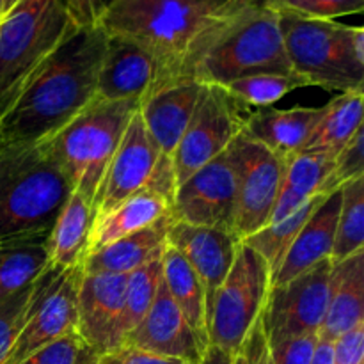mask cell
<instances>
[{
    "instance_id": "6da1fadb",
    "label": "cell",
    "mask_w": 364,
    "mask_h": 364,
    "mask_svg": "<svg viewBox=\"0 0 364 364\" xmlns=\"http://www.w3.org/2000/svg\"><path fill=\"white\" fill-rule=\"evenodd\" d=\"M105 46V31L87 23L39 63L0 114V146L38 144L84 110L96 98Z\"/></svg>"
},
{
    "instance_id": "7a4b0ae2",
    "label": "cell",
    "mask_w": 364,
    "mask_h": 364,
    "mask_svg": "<svg viewBox=\"0 0 364 364\" xmlns=\"http://www.w3.org/2000/svg\"><path fill=\"white\" fill-rule=\"evenodd\" d=\"M262 73H291L279 16L263 0H228L192 43L176 80L226 85Z\"/></svg>"
},
{
    "instance_id": "3957f363",
    "label": "cell",
    "mask_w": 364,
    "mask_h": 364,
    "mask_svg": "<svg viewBox=\"0 0 364 364\" xmlns=\"http://www.w3.org/2000/svg\"><path fill=\"white\" fill-rule=\"evenodd\" d=\"M71 192L41 144L0 146V245L46 242Z\"/></svg>"
},
{
    "instance_id": "277c9868",
    "label": "cell",
    "mask_w": 364,
    "mask_h": 364,
    "mask_svg": "<svg viewBox=\"0 0 364 364\" xmlns=\"http://www.w3.org/2000/svg\"><path fill=\"white\" fill-rule=\"evenodd\" d=\"M228 0H112L96 23L107 36L130 39L176 73L192 43Z\"/></svg>"
},
{
    "instance_id": "5b68a950",
    "label": "cell",
    "mask_w": 364,
    "mask_h": 364,
    "mask_svg": "<svg viewBox=\"0 0 364 364\" xmlns=\"http://www.w3.org/2000/svg\"><path fill=\"white\" fill-rule=\"evenodd\" d=\"M137 109L135 100L95 98L70 123L38 142L92 210L110 160Z\"/></svg>"
},
{
    "instance_id": "8992f818",
    "label": "cell",
    "mask_w": 364,
    "mask_h": 364,
    "mask_svg": "<svg viewBox=\"0 0 364 364\" xmlns=\"http://www.w3.org/2000/svg\"><path fill=\"white\" fill-rule=\"evenodd\" d=\"M82 0H20L0 20V114L39 63L84 25Z\"/></svg>"
},
{
    "instance_id": "52a82bcc",
    "label": "cell",
    "mask_w": 364,
    "mask_h": 364,
    "mask_svg": "<svg viewBox=\"0 0 364 364\" xmlns=\"http://www.w3.org/2000/svg\"><path fill=\"white\" fill-rule=\"evenodd\" d=\"M294 73L327 91H363L364 28L277 13Z\"/></svg>"
},
{
    "instance_id": "ba28073f",
    "label": "cell",
    "mask_w": 364,
    "mask_h": 364,
    "mask_svg": "<svg viewBox=\"0 0 364 364\" xmlns=\"http://www.w3.org/2000/svg\"><path fill=\"white\" fill-rule=\"evenodd\" d=\"M269 290V265L258 252L240 242L233 267L213 299L208 345L237 355L251 327L262 316Z\"/></svg>"
},
{
    "instance_id": "9c48e42d",
    "label": "cell",
    "mask_w": 364,
    "mask_h": 364,
    "mask_svg": "<svg viewBox=\"0 0 364 364\" xmlns=\"http://www.w3.org/2000/svg\"><path fill=\"white\" fill-rule=\"evenodd\" d=\"M142 191H155L173 205L176 191L173 160L162 155L146 130L139 109L128 121L95 201V219Z\"/></svg>"
},
{
    "instance_id": "30bf717a",
    "label": "cell",
    "mask_w": 364,
    "mask_h": 364,
    "mask_svg": "<svg viewBox=\"0 0 364 364\" xmlns=\"http://www.w3.org/2000/svg\"><path fill=\"white\" fill-rule=\"evenodd\" d=\"M247 107L223 85H203L188 127L173 153L174 185L180 187L196 171L228 149L244 128Z\"/></svg>"
},
{
    "instance_id": "8fae6325",
    "label": "cell",
    "mask_w": 364,
    "mask_h": 364,
    "mask_svg": "<svg viewBox=\"0 0 364 364\" xmlns=\"http://www.w3.org/2000/svg\"><path fill=\"white\" fill-rule=\"evenodd\" d=\"M226 153L237 178L235 235L244 240L269 224L288 162L244 132L231 141Z\"/></svg>"
},
{
    "instance_id": "7c38bea8",
    "label": "cell",
    "mask_w": 364,
    "mask_h": 364,
    "mask_svg": "<svg viewBox=\"0 0 364 364\" xmlns=\"http://www.w3.org/2000/svg\"><path fill=\"white\" fill-rule=\"evenodd\" d=\"M82 267L60 270L48 267L36 279L23 327L6 364H18L45 345L77 331V295Z\"/></svg>"
},
{
    "instance_id": "4fadbf2b",
    "label": "cell",
    "mask_w": 364,
    "mask_h": 364,
    "mask_svg": "<svg viewBox=\"0 0 364 364\" xmlns=\"http://www.w3.org/2000/svg\"><path fill=\"white\" fill-rule=\"evenodd\" d=\"M333 259L327 258L279 287H270L262 311L269 345L318 334L326 318Z\"/></svg>"
},
{
    "instance_id": "5bb4252c",
    "label": "cell",
    "mask_w": 364,
    "mask_h": 364,
    "mask_svg": "<svg viewBox=\"0 0 364 364\" xmlns=\"http://www.w3.org/2000/svg\"><path fill=\"white\" fill-rule=\"evenodd\" d=\"M171 215L181 223L235 233L237 178L226 151L176 187Z\"/></svg>"
},
{
    "instance_id": "9a60e30c",
    "label": "cell",
    "mask_w": 364,
    "mask_h": 364,
    "mask_svg": "<svg viewBox=\"0 0 364 364\" xmlns=\"http://www.w3.org/2000/svg\"><path fill=\"white\" fill-rule=\"evenodd\" d=\"M176 80L164 60L130 39L107 36L105 53L96 80V98L119 102L142 100L162 85Z\"/></svg>"
},
{
    "instance_id": "2e32d148",
    "label": "cell",
    "mask_w": 364,
    "mask_h": 364,
    "mask_svg": "<svg viewBox=\"0 0 364 364\" xmlns=\"http://www.w3.org/2000/svg\"><path fill=\"white\" fill-rule=\"evenodd\" d=\"M124 288L127 276L82 272L77 295V333L98 358L121 347Z\"/></svg>"
},
{
    "instance_id": "e0dca14e",
    "label": "cell",
    "mask_w": 364,
    "mask_h": 364,
    "mask_svg": "<svg viewBox=\"0 0 364 364\" xmlns=\"http://www.w3.org/2000/svg\"><path fill=\"white\" fill-rule=\"evenodd\" d=\"M240 242L233 231L194 226L174 219L167 230L166 244L176 249L187 259L201 281L208 318L213 299L233 267Z\"/></svg>"
},
{
    "instance_id": "ac0fdd59",
    "label": "cell",
    "mask_w": 364,
    "mask_h": 364,
    "mask_svg": "<svg viewBox=\"0 0 364 364\" xmlns=\"http://www.w3.org/2000/svg\"><path fill=\"white\" fill-rule=\"evenodd\" d=\"M123 345L151 354L174 358L188 364H201L206 345L188 326L181 309L160 281L155 301L142 322L124 338Z\"/></svg>"
},
{
    "instance_id": "d6986e66",
    "label": "cell",
    "mask_w": 364,
    "mask_h": 364,
    "mask_svg": "<svg viewBox=\"0 0 364 364\" xmlns=\"http://www.w3.org/2000/svg\"><path fill=\"white\" fill-rule=\"evenodd\" d=\"M203 84L196 80H173L139 103V116L156 142L162 155L173 160V153L185 134L201 96Z\"/></svg>"
},
{
    "instance_id": "ffe728a7",
    "label": "cell",
    "mask_w": 364,
    "mask_h": 364,
    "mask_svg": "<svg viewBox=\"0 0 364 364\" xmlns=\"http://www.w3.org/2000/svg\"><path fill=\"white\" fill-rule=\"evenodd\" d=\"M341 206V188L331 192L316 206L302 230L291 242L277 272L270 277V287H279L311 269L316 263L331 258L336 237L338 215Z\"/></svg>"
},
{
    "instance_id": "44dd1931",
    "label": "cell",
    "mask_w": 364,
    "mask_h": 364,
    "mask_svg": "<svg viewBox=\"0 0 364 364\" xmlns=\"http://www.w3.org/2000/svg\"><path fill=\"white\" fill-rule=\"evenodd\" d=\"M322 114L323 107H294L284 110L262 107L247 114L242 132L288 162L304 149Z\"/></svg>"
},
{
    "instance_id": "7402d4cb",
    "label": "cell",
    "mask_w": 364,
    "mask_h": 364,
    "mask_svg": "<svg viewBox=\"0 0 364 364\" xmlns=\"http://www.w3.org/2000/svg\"><path fill=\"white\" fill-rule=\"evenodd\" d=\"M364 322V251L333 262L326 318L318 338L334 343L341 334Z\"/></svg>"
},
{
    "instance_id": "603a6c76",
    "label": "cell",
    "mask_w": 364,
    "mask_h": 364,
    "mask_svg": "<svg viewBox=\"0 0 364 364\" xmlns=\"http://www.w3.org/2000/svg\"><path fill=\"white\" fill-rule=\"evenodd\" d=\"M174 217L166 215L159 223L139 230L128 237L119 238L105 245L100 251L92 252L82 263V270L87 274H119L128 276L134 270L141 269L146 263L159 259L166 247L167 230Z\"/></svg>"
},
{
    "instance_id": "cb8c5ba5",
    "label": "cell",
    "mask_w": 364,
    "mask_h": 364,
    "mask_svg": "<svg viewBox=\"0 0 364 364\" xmlns=\"http://www.w3.org/2000/svg\"><path fill=\"white\" fill-rule=\"evenodd\" d=\"M169 213L171 201L160 196L159 192L142 191L130 196L123 203L110 208L109 212L96 217L91 228V237H89L87 256L119 238L159 223L162 217Z\"/></svg>"
},
{
    "instance_id": "d4e9b609",
    "label": "cell",
    "mask_w": 364,
    "mask_h": 364,
    "mask_svg": "<svg viewBox=\"0 0 364 364\" xmlns=\"http://www.w3.org/2000/svg\"><path fill=\"white\" fill-rule=\"evenodd\" d=\"M92 223L95 210L85 198L73 191L46 238L50 267L60 270L82 267L87 256Z\"/></svg>"
},
{
    "instance_id": "484cf974",
    "label": "cell",
    "mask_w": 364,
    "mask_h": 364,
    "mask_svg": "<svg viewBox=\"0 0 364 364\" xmlns=\"http://www.w3.org/2000/svg\"><path fill=\"white\" fill-rule=\"evenodd\" d=\"M336 156L322 151H302L288 160L283 187L277 196L269 224L281 223L297 212L315 196L323 194V185L333 171Z\"/></svg>"
},
{
    "instance_id": "4316f807",
    "label": "cell",
    "mask_w": 364,
    "mask_h": 364,
    "mask_svg": "<svg viewBox=\"0 0 364 364\" xmlns=\"http://www.w3.org/2000/svg\"><path fill=\"white\" fill-rule=\"evenodd\" d=\"M160 263H162V279L167 291L181 309L192 331L208 347V313H206V297L201 281L187 259L171 245L166 244Z\"/></svg>"
},
{
    "instance_id": "83f0119b",
    "label": "cell",
    "mask_w": 364,
    "mask_h": 364,
    "mask_svg": "<svg viewBox=\"0 0 364 364\" xmlns=\"http://www.w3.org/2000/svg\"><path fill=\"white\" fill-rule=\"evenodd\" d=\"M363 91L341 92L323 105V114L302 151H322L336 156L363 128ZM301 151V153H302Z\"/></svg>"
},
{
    "instance_id": "f1b7e54d",
    "label": "cell",
    "mask_w": 364,
    "mask_h": 364,
    "mask_svg": "<svg viewBox=\"0 0 364 364\" xmlns=\"http://www.w3.org/2000/svg\"><path fill=\"white\" fill-rule=\"evenodd\" d=\"M48 267L46 242L0 245V302L34 283Z\"/></svg>"
},
{
    "instance_id": "f546056e",
    "label": "cell",
    "mask_w": 364,
    "mask_h": 364,
    "mask_svg": "<svg viewBox=\"0 0 364 364\" xmlns=\"http://www.w3.org/2000/svg\"><path fill=\"white\" fill-rule=\"evenodd\" d=\"M326 196L327 194L315 196V198L309 199L306 205H302L297 212H294L290 217L281 220V223L267 224L265 228H262V230H258L256 233L249 235L247 238L242 240L245 245H249L252 251H256L263 259H265V263L269 265L270 270V277L277 272L284 255H287V251L290 249L291 242L295 240V237H297L299 231L302 230L306 220L311 217V213L315 212L316 206L323 201Z\"/></svg>"
},
{
    "instance_id": "4dcf8cb0",
    "label": "cell",
    "mask_w": 364,
    "mask_h": 364,
    "mask_svg": "<svg viewBox=\"0 0 364 364\" xmlns=\"http://www.w3.org/2000/svg\"><path fill=\"white\" fill-rule=\"evenodd\" d=\"M364 251V176L341 187V206L331 259L341 262Z\"/></svg>"
},
{
    "instance_id": "1f68e13d",
    "label": "cell",
    "mask_w": 364,
    "mask_h": 364,
    "mask_svg": "<svg viewBox=\"0 0 364 364\" xmlns=\"http://www.w3.org/2000/svg\"><path fill=\"white\" fill-rule=\"evenodd\" d=\"M162 281V263L159 259L146 263L141 269L134 270L127 276V288H124V306L121 315L119 336L121 345L124 338L142 322L146 313L155 301L156 290Z\"/></svg>"
},
{
    "instance_id": "d6a6232c",
    "label": "cell",
    "mask_w": 364,
    "mask_h": 364,
    "mask_svg": "<svg viewBox=\"0 0 364 364\" xmlns=\"http://www.w3.org/2000/svg\"><path fill=\"white\" fill-rule=\"evenodd\" d=\"M235 100L245 107H269L299 87H309L308 82L297 73H262L238 78L223 85Z\"/></svg>"
},
{
    "instance_id": "836d02e7",
    "label": "cell",
    "mask_w": 364,
    "mask_h": 364,
    "mask_svg": "<svg viewBox=\"0 0 364 364\" xmlns=\"http://www.w3.org/2000/svg\"><path fill=\"white\" fill-rule=\"evenodd\" d=\"M98 355L89 348L77 331L45 345L18 364H95Z\"/></svg>"
},
{
    "instance_id": "e575fe53",
    "label": "cell",
    "mask_w": 364,
    "mask_h": 364,
    "mask_svg": "<svg viewBox=\"0 0 364 364\" xmlns=\"http://www.w3.org/2000/svg\"><path fill=\"white\" fill-rule=\"evenodd\" d=\"M276 13H290L309 20H334L361 13L364 0H263Z\"/></svg>"
},
{
    "instance_id": "d590c367",
    "label": "cell",
    "mask_w": 364,
    "mask_h": 364,
    "mask_svg": "<svg viewBox=\"0 0 364 364\" xmlns=\"http://www.w3.org/2000/svg\"><path fill=\"white\" fill-rule=\"evenodd\" d=\"M34 283L0 302V364H6L14 341L20 336Z\"/></svg>"
},
{
    "instance_id": "8d00e7d4",
    "label": "cell",
    "mask_w": 364,
    "mask_h": 364,
    "mask_svg": "<svg viewBox=\"0 0 364 364\" xmlns=\"http://www.w3.org/2000/svg\"><path fill=\"white\" fill-rule=\"evenodd\" d=\"M361 176H364V132L359 128L334 159L333 171L323 185V194H331Z\"/></svg>"
},
{
    "instance_id": "74e56055",
    "label": "cell",
    "mask_w": 364,
    "mask_h": 364,
    "mask_svg": "<svg viewBox=\"0 0 364 364\" xmlns=\"http://www.w3.org/2000/svg\"><path fill=\"white\" fill-rule=\"evenodd\" d=\"M318 334H306V336L291 338L269 345V355L272 364H311L315 354Z\"/></svg>"
},
{
    "instance_id": "f35d334b",
    "label": "cell",
    "mask_w": 364,
    "mask_h": 364,
    "mask_svg": "<svg viewBox=\"0 0 364 364\" xmlns=\"http://www.w3.org/2000/svg\"><path fill=\"white\" fill-rule=\"evenodd\" d=\"M364 363V322L341 334L333 343V364Z\"/></svg>"
},
{
    "instance_id": "ab89813d",
    "label": "cell",
    "mask_w": 364,
    "mask_h": 364,
    "mask_svg": "<svg viewBox=\"0 0 364 364\" xmlns=\"http://www.w3.org/2000/svg\"><path fill=\"white\" fill-rule=\"evenodd\" d=\"M98 364H188V363L180 361V359H174V358H166V355L151 354V352L128 347V345H121V347L100 355Z\"/></svg>"
},
{
    "instance_id": "60d3db41",
    "label": "cell",
    "mask_w": 364,
    "mask_h": 364,
    "mask_svg": "<svg viewBox=\"0 0 364 364\" xmlns=\"http://www.w3.org/2000/svg\"><path fill=\"white\" fill-rule=\"evenodd\" d=\"M233 359L235 355L230 354V352L208 345V348H206L205 355L201 359V364H233Z\"/></svg>"
},
{
    "instance_id": "b9f144b4",
    "label": "cell",
    "mask_w": 364,
    "mask_h": 364,
    "mask_svg": "<svg viewBox=\"0 0 364 364\" xmlns=\"http://www.w3.org/2000/svg\"><path fill=\"white\" fill-rule=\"evenodd\" d=\"M311 364H333V343L331 341L320 340L318 338Z\"/></svg>"
},
{
    "instance_id": "7bdbcfd3",
    "label": "cell",
    "mask_w": 364,
    "mask_h": 364,
    "mask_svg": "<svg viewBox=\"0 0 364 364\" xmlns=\"http://www.w3.org/2000/svg\"><path fill=\"white\" fill-rule=\"evenodd\" d=\"M82 2H84L85 13H87L89 20H91L92 23H96V21H98V18L102 16L103 11L110 6V2H112V0H82Z\"/></svg>"
},
{
    "instance_id": "ee69618b",
    "label": "cell",
    "mask_w": 364,
    "mask_h": 364,
    "mask_svg": "<svg viewBox=\"0 0 364 364\" xmlns=\"http://www.w3.org/2000/svg\"><path fill=\"white\" fill-rule=\"evenodd\" d=\"M18 2H20V0H4V14H6L11 7L16 6Z\"/></svg>"
},
{
    "instance_id": "f6af8a7d",
    "label": "cell",
    "mask_w": 364,
    "mask_h": 364,
    "mask_svg": "<svg viewBox=\"0 0 364 364\" xmlns=\"http://www.w3.org/2000/svg\"><path fill=\"white\" fill-rule=\"evenodd\" d=\"M4 16V0H0V20H2Z\"/></svg>"
},
{
    "instance_id": "bcb514c9",
    "label": "cell",
    "mask_w": 364,
    "mask_h": 364,
    "mask_svg": "<svg viewBox=\"0 0 364 364\" xmlns=\"http://www.w3.org/2000/svg\"><path fill=\"white\" fill-rule=\"evenodd\" d=\"M95 364H98V361H96V363H95Z\"/></svg>"
},
{
    "instance_id": "7dc6e473",
    "label": "cell",
    "mask_w": 364,
    "mask_h": 364,
    "mask_svg": "<svg viewBox=\"0 0 364 364\" xmlns=\"http://www.w3.org/2000/svg\"><path fill=\"white\" fill-rule=\"evenodd\" d=\"M269 364H272V363H270V361H269Z\"/></svg>"
},
{
    "instance_id": "c3c4849f",
    "label": "cell",
    "mask_w": 364,
    "mask_h": 364,
    "mask_svg": "<svg viewBox=\"0 0 364 364\" xmlns=\"http://www.w3.org/2000/svg\"><path fill=\"white\" fill-rule=\"evenodd\" d=\"M363 364H364V363H363Z\"/></svg>"
}]
</instances>
